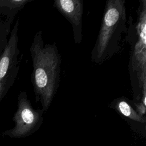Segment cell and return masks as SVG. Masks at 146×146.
<instances>
[{
    "label": "cell",
    "instance_id": "1",
    "mask_svg": "<svg viewBox=\"0 0 146 146\" xmlns=\"http://www.w3.org/2000/svg\"><path fill=\"white\" fill-rule=\"evenodd\" d=\"M33 62L31 79L35 102L45 112L51 106L59 87L62 56L56 43H44L42 31L35 34L30 47Z\"/></svg>",
    "mask_w": 146,
    "mask_h": 146
},
{
    "label": "cell",
    "instance_id": "2",
    "mask_svg": "<svg viewBox=\"0 0 146 146\" xmlns=\"http://www.w3.org/2000/svg\"><path fill=\"white\" fill-rule=\"evenodd\" d=\"M136 19L129 15L124 42L129 46L128 71L133 103L146 106V0H140Z\"/></svg>",
    "mask_w": 146,
    "mask_h": 146
},
{
    "label": "cell",
    "instance_id": "3",
    "mask_svg": "<svg viewBox=\"0 0 146 146\" xmlns=\"http://www.w3.org/2000/svg\"><path fill=\"white\" fill-rule=\"evenodd\" d=\"M127 31L125 0H107L100 27L91 52V61L102 64L119 54Z\"/></svg>",
    "mask_w": 146,
    "mask_h": 146
},
{
    "label": "cell",
    "instance_id": "4",
    "mask_svg": "<svg viewBox=\"0 0 146 146\" xmlns=\"http://www.w3.org/2000/svg\"><path fill=\"white\" fill-rule=\"evenodd\" d=\"M18 18L9 36L6 48L0 58V104L14 84L20 67L22 56L18 47Z\"/></svg>",
    "mask_w": 146,
    "mask_h": 146
},
{
    "label": "cell",
    "instance_id": "5",
    "mask_svg": "<svg viewBox=\"0 0 146 146\" xmlns=\"http://www.w3.org/2000/svg\"><path fill=\"white\" fill-rule=\"evenodd\" d=\"M44 112L42 109L33 108L26 91L20 92L18 96L17 109L13 117L15 125L1 135L11 137H21L29 135L40 125Z\"/></svg>",
    "mask_w": 146,
    "mask_h": 146
},
{
    "label": "cell",
    "instance_id": "6",
    "mask_svg": "<svg viewBox=\"0 0 146 146\" xmlns=\"http://www.w3.org/2000/svg\"><path fill=\"white\" fill-rule=\"evenodd\" d=\"M52 6L71 23L74 42L76 44H80L83 39V1L55 0Z\"/></svg>",
    "mask_w": 146,
    "mask_h": 146
},
{
    "label": "cell",
    "instance_id": "7",
    "mask_svg": "<svg viewBox=\"0 0 146 146\" xmlns=\"http://www.w3.org/2000/svg\"><path fill=\"white\" fill-rule=\"evenodd\" d=\"M108 107L131 121L140 124L145 123V117L142 116L137 112L132 101L125 96H122L113 99L110 103Z\"/></svg>",
    "mask_w": 146,
    "mask_h": 146
},
{
    "label": "cell",
    "instance_id": "8",
    "mask_svg": "<svg viewBox=\"0 0 146 146\" xmlns=\"http://www.w3.org/2000/svg\"><path fill=\"white\" fill-rule=\"evenodd\" d=\"M33 0H0V15L5 17L4 20L13 23L18 12Z\"/></svg>",
    "mask_w": 146,
    "mask_h": 146
},
{
    "label": "cell",
    "instance_id": "9",
    "mask_svg": "<svg viewBox=\"0 0 146 146\" xmlns=\"http://www.w3.org/2000/svg\"><path fill=\"white\" fill-rule=\"evenodd\" d=\"M11 24L3 18L0 19V58L7 45Z\"/></svg>",
    "mask_w": 146,
    "mask_h": 146
},
{
    "label": "cell",
    "instance_id": "10",
    "mask_svg": "<svg viewBox=\"0 0 146 146\" xmlns=\"http://www.w3.org/2000/svg\"><path fill=\"white\" fill-rule=\"evenodd\" d=\"M1 18H1V17H0V19H1Z\"/></svg>",
    "mask_w": 146,
    "mask_h": 146
}]
</instances>
